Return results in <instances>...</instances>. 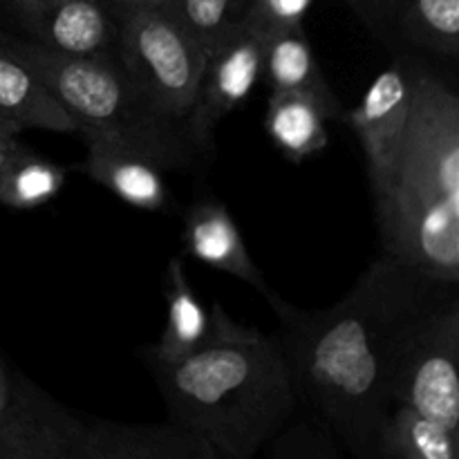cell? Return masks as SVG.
Wrapping results in <instances>:
<instances>
[{"label":"cell","instance_id":"cell-1","mask_svg":"<svg viewBox=\"0 0 459 459\" xmlns=\"http://www.w3.org/2000/svg\"><path fill=\"white\" fill-rule=\"evenodd\" d=\"M446 285L455 282L384 254L332 307L299 309L272 290L264 294L281 323L276 341L300 403H307L352 455L375 457L379 430L393 408L390 336Z\"/></svg>","mask_w":459,"mask_h":459},{"label":"cell","instance_id":"cell-2","mask_svg":"<svg viewBox=\"0 0 459 459\" xmlns=\"http://www.w3.org/2000/svg\"><path fill=\"white\" fill-rule=\"evenodd\" d=\"M213 336L175 363L146 361L170 421L204 439L218 459H251L291 424L299 393L276 336L233 321L213 303Z\"/></svg>","mask_w":459,"mask_h":459},{"label":"cell","instance_id":"cell-3","mask_svg":"<svg viewBox=\"0 0 459 459\" xmlns=\"http://www.w3.org/2000/svg\"><path fill=\"white\" fill-rule=\"evenodd\" d=\"M411 67V126L377 224L385 255L459 285V99L442 76Z\"/></svg>","mask_w":459,"mask_h":459},{"label":"cell","instance_id":"cell-4","mask_svg":"<svg viewBox=\"0 0 459 459\" xmlns=\"http://www.w3.org/2000/svg\"><path fill=\"white\" fill-rule=\"evenodd\" d=\"M4 48L21 58L52 90L79 124L81 133L115 139L143 152L161 169H188L200 160L184 121L161 112L126 74L115 54L74 56L34 40L0 34Z\"/></svg>","mask_w":459,"mask_h":459},{"label":"cell","instance_id":"cell-5","mask_svg":"<svg viewBox=\"0 0 459 459\" xmlns=\"http://www.w3.org/2000/svg\"><path fill=\"white\" fill-rule=\"evenodd\" d=\"M459 296L446 285L390 336L388 393L394 403L459 433Z\"/></svg>","mask_w":459,"mask_h":459},{"label":"cell","instance_id":"cell-6","mask_svg":"<svg viewBox=\"0 0 459 459\" xmlns=\"http://www.w3.org/2000/svg\"><path fill=\"white\" fill-rule=\"evenodd\" d=\"M115 56L161 112L186 124L200 90L206 52L170 9L119 18Z\"/></svg>","mask_w":459,"mask_h":459},{"label":"cell","instance_id":"cell-7","mask_svg":"<svg viewBox=\"0 0 459 459\" xmlns=\"http://www.w3.org/2000/svg\"><path fill=\"white\" fill-rule=\"evenodd\" d=\"M88 417L58 403L21 372H9L0 408V459H81Z\"/></svg>","mask_w":459,"mask_h":459},{"label":"cell","instance_id":"cell-8","mask_svg":"<svg viewBox=\"0 0 459 459\" xmlns=\"http://www.w3.org/2000/svg\"><path fill=\"white\" fill-rule=\"evenodd\" d=\"M412 115V67L397 61L381 72L354 110L343 112L341 121L357 133L368 164V179L375 204L390 191L408 126Z\"/></svg>","mask_w":459,"mask_h":459},{"label":"cell","instance_id":"cell-9","mask_svg":"<svg viewBox=\"0 0 459 459\" xmlns=\"http://www.w3.org/2000/svg\"><path fill=\"white\" fill-rule=\"evenodd\" d=\"M263 58L264 36L247 25L229 31L206 54L200 90L186 117L188 137L202 160L213 155L215 126L236 110L263 79Z\"/></svg>","mask_w":459,"mask_h":459},{"label":"cell","instance_id":"cell-10","mask_svg":"<svg viewBox=\"0 0 459 459\" xmlns=\"http://www.w3.org/2000/svg\"><path fill=\"white\" fill-rule=\"evenodd\" d=\"M34 43L74 56H108L117 48V22L101 0H9Z\"/></svg>","mask_w":459,"mask_h":459},{"label":"cell","instance_id":"cell-11","mask_svg":"<svg viewBox=\"0 0 459 459\" xmlns=\"http://www.w3.org/2000/svg\"><path fill=\"white\" fill-rule=\"evenodd\" d=\"M182 242L186 254L197 263L229 273V276L255 287L260 294L269 291L263 272L247 249V242L236 220L229 213L227 204L215 197H200L186 211Z\"/></svg>","mask_w":459,"mask_h":459},{"label":"cell","instance_id":"cell-12","mask_svg":"<svg viewBox=\"0 0 459 459\" xmlns=\"http://www.w3.org/2000/svg\"><path fill=\"white\" fill-rule=\"evenodd\" d=\"M81 459H218L213 448L175 421L157 426L88 420Z\"/></svg>","mask_w":459,"mask_h":459},{"label":"cell","instance_id":"cell-13","mask_svg":"<svg viewBox=\"0 0 459 459\" xmlns=\"http://www.w3.org/2000/svg\"><path fill=\"white\" fill-rule=\"evenodd\" d=\"M81 137L88 146V157L81 170L88 178L134 209L164 211L169 206V191L161 175L164 169L157 161L101 134L81 133Z\"/></svg>","mask_w":459,"mask_h":459},{"label":"cell","instance_id":"cell-14","mask_svg":"<svg viewBox=\"0 0 459 459\" xmlns=\"http://www.w3.org/2000/svg\"><path fill=\"white\" fill-rule=\"evenodd\" d=\"M0 119L25 128L79 133V124L30 65L13 56L0 40Z\"/></svg>","mask_w":459,"mask_h":459},{"label":"cell","instance_id":"cell-15","mask_svg":"<svg viewBox=\"0 0 459 459\" xmlns=\"http://www.w3.org/2000/svg\"><path fill=\"white\" fill-rule=\"evenodd\" d=\"M164 281V332L160 341L142 354L146 361L175 363L209 343L213 336V316L193 291L182 258H170Z\"/></svg>","mask_w":459,"mask_h":459},{"label":"cell","instance_id":"cell-16","mask_svg":"<svg viewBox=\"0 0 459 459\" xmlns=\"http://www.w3.org/2000/svg\"><path fill=\"white\" fill-rule=\"evenodd\" d=\"M263 76L272 92H303L318 99L330 119L343 117V106L323 76L303 25L264 36Z\"/></svg>","mask_w":459,"mask_h":459},{"label":"cell","instance_id":"cell-17","mask_svg":"<svg viewBox=\"0 0 459 459\" xmlns=\"http://www.w3.org/2000/svg\"><path fill=\"white\" fill-rule=\"evenodd\" d=\"M327 110L318 99L303 92H272L264 128L273 146L294 164H303L327 146Z\"/></svg>","mask_w":459,"mask_h":459},{"label":"cell","instance_id":"cell-18","mask_svg":"<svg viewBox=\"0 0 459 459\" xmlns=\"http://www.w3.org/2000/svg\"><path fill=\"white\" fill-rule=\"evenodd\" d=\"M459 433L421 415L415 408L394 403L377 439V459H457Z\"/></svg>","mask_w":459,"mask_h":459},{"label":"cell","instance_id":"cell-19","mask_svg":"<svg viewBox=\"0 0 459 459\" xmlns=\"http://www.w3.org/2000/svg\"><path fill=\"white\" fill-rule=\"evenodd\" d=\"M397 49H417L437 58L459 54V0H408L394 27Z\"/></svg>","mask_w":459,"mask_h":459},{"label":"cell","instance_id":"cell-20","mask_svg":"<svg viewBox=\"0 0 459 459\" xmlns=\"http://www.w3.org/2000/svg\"><path fill=\"white\" fill-rule=\"evenodd\" d=\"M65 182L67 169L25 148L0 169V204L13 211L39 209L52 202Z\"/></svg>","mask_w":459,"mask_h":459},{"label":"cell","instance_id":"cell-21","mask_svg":"<svg viewBox=\"0 0 459 459\" xmlns=\"http://www.w3.org/2000/svg\"><path fill=\"white\" fill-rule=\"evenodd\" d=\"M170 12L206 54L242 25V0H170Z\"/></svg>","mask_w":459,"mask_h":459},{"label":"cell","instance_id":"cell-22","mask_svg":"<svg viewBox=\"0 0 459 459\" xmlns=\"http://www.w3.org/2000/svg\"><path fill=\"white\" fill-rule=\"evenodd\" d=\"M314 3L316 0H242V25L263 36L290 30L303 25Z\"/></svg>","mask_w":459,"mask_h":459},{"label":"cell","instance_id":"cell-23","mask_svg":"<svg viewBox=\"0 0 459 459\" xmlns=\"http://www.w3.org/2000/svg\"><path fill=\"white\" fill-rule=\"evenodd\" d=\"M350 12L359 18L368 34L375 36L381 45L397 49L394 27L408 0H343Z\"/></svg>","mask_w":459,"mask_h":459},{"label":"cell","instance_id":"cell-24","mask_svg":"<svg viewBox=\"0 0 459 459\" xmlns=\"http://www.w3.org/2000/svg\"><path fill=\"white\" fill-rule=\"evenodd\" d=\"M101 4L115 18V22L119 18L130 16V13L151 12V9H170V0H101Z\"/></svg>","mask_w":459,"mask_h":459},{"label":"cell","instance_id":"cell-25","mask_svg":"<svg viewBox=\"0 0 459 459\" xmlns=\"http://www.w3.org/2000/svg\"><path fill=\"white\" fill-rule=\"evenodd\" d=\"M21 151H25V146L18 142L16 134L9 133V130H4V128H0V169H3V166L7 164L12 157H16Z\"/></svg>","mask_w":459,"mask_h":459},{"label":"cell","instance_id":"cell-26","mask_svg":"<svg viewBox=\"0 0 459 459\" xmlns=\"http://www.w3.org/2000/svg\"><path fill=\"white\" fill-rule=\"evenodd\" d=\"M7 394H9V370L0 363V408H3V403L7 402Z\"/></svg>","mask_w":459,"mask_h":459},{"label":"cell","instance_id":"cell-27","mask_svg":"<svg viewBox=\"0 0 459 459\" xmlns=\"http://www.w3.org/2000/svg\"><path fill=\"white\" fill-rule=\"evenodd\" d=\"M0 128L9 130V133H13V134H18V130H16V128H13V126H9V124H7V121H3V119H0Z\"/></svg>","mask_w":459,"mask_h":459}]
</instances>
